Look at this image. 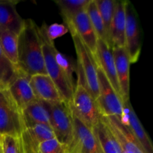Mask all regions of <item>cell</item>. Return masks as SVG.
Listing matches in <instances>:
<instances>
[{
	"instance_id": "obj_11",
	"label": "cell",
	"mask_w": 153,
	"mask_h": 153,
	"mask_svg": "<svg viewBox=\"0 0 153 153\" xmlns=\"http://www.w3.org/2000/svg\"><path fill=\"white\" fill-rule=\"evenodd\" d=\"M64 25L67 27L70 33H75L79 36L93 55H95L99 39L90 22L86 8L79 12L72 18L71 20Z\"/></svg>"
},
{
	"instance_id": "obj_20",
	"label": "cell",
	"mask_w": 153,
	"mask_h": 153,
	"mask_svg": "<svg viewBox=\"0 0 153 153\" xmlns=\"http://www.w3.org/2000/svg\"><path fill=\"white\" fill-rule=\"evenodd\" d=\"M25 128L37 124L49 126V115L48 109L43 102L37 100L28 105L21 111Z\"/></svg>"
},
{
	"instance_id": "obj_9",
	"label": "cell",
	"mask_w": 153,
	"mask_h": 153,
	"mask_svg": "<svg viewBox=\"0 0 153 153\" xmlns=\"http://www.w3.org/2000/svg\"><path fill=\"white\" fill-rule=\"evenodd\" d=\"M101 120L107 126L121 149L126 153H146L128 127L117 117L101 116Z\"/></svg>"
},
{
	"instance_id": "obj_13",
	"label": "cell",
	"mask_w": 153,
	"mask_h": 153,
	"mask_svg": "<svg viewBox=\"0 0 153 153\" xmlns=\"http://www.w3.org/2000/svg\"><path fill=\"white\" fill-rule=\"evenodd\" d=\"M74 132L68 153H98V146L92 130L82 123L73 114Z\"/></svg>"
},
{
	"instance_id": "obj_29",
	"label": "cell",
	"mask_w": 153,
	"mask_h": 153,
	"mask_svg": "<svg viewBox=\"0 0 153 153\" xmlns=\"http://www.w3.org/2000/svg\"><path fill=\"white\" fill-rule=\"evenodd\" d=\"M19 138L10 135L1 136V153H18Z\"/></svg>"
},
{
	"instance_id": "obj_10",
	"label": "cell",
	"mask_w": 153,
	"mask_h": 153,
	"mask_svg": "<svg viewBox=\"0 0 153 153\" xmlns=\"http://www.w3.org/2000/svg\"><path fill=\"white\" fill-rule=\"evenodd\" d=\"M6 88L20 111L37 100L30 85V77L18 68L16 75Z\"/></svg>"
},
{
	"instance_id": "obj_32",
	"label": "cell",
	"mask_w": 153,
	"mask_h": 153,
	"mask_svg": "<svg viewBox=\"0 0 153 153\" xmlns=\"http://www.w3.org/2000/svg\"><path fill=\"white\" fill-rule=\"evenodd\" d=\"M18 153H24L23 149H22V143H21L20 140V137L19 138V151H18Z\"/></svg>"
},
{
	"instance_id": "obj_18",
	"label": "cell",
	"mask_w": 153,
	"mask_h": 153,
	"mask_svg": "<svg viewBox=\"0 0 153 153\" xmlns=\"http://www.w3.org/2000/svg\"><path fill=\"white\" fill-rule=\"evenodd\" d=\"M126 0H116L110 31L111 49L125 46Z\"/></svg>"
},
{
	"instance_id": "obj_17",
	"label": "cell",
	"mask_w": 153,
	"mask_h": 153,
	"mask_svg": "<svg viewBox=\"0 0 153 153\" xmlns=\"http://www.w3.org/2000/svg\"><path fill=\"white\" fill-rule=\"evenodd\" d=\"M16 0H0V29L8 30L19 34L24 20L18 13Z\"/></svg>"
},
{
	"instance_id": "obj_12",
	"label": "cell",
	"mask_w": 153,
	"mask_h": 153,
	"mask_svg": "<svg viewBox=\"0 0 153 153\" xmlns=\"http://www.w3.org/2000/svg\"><path fill=\"white\" fill-rule=\"evenodd\" d=\"M97 65L102 70L105 76L117 94L122 100L120 88L118 83L117 76L116 67H115L114 59L112 49H111L107 43L102 40H98L97 51L94 55ZM123 102V101H122Z\"/></svg>"
},
{
	"instance_id": "obj_14",
	"label": "cell",
	"mask_w": 153,
	"mask_h": 153,
	"mask_svg": "<svg viewBox=\"0 0 153 153\" xmlns=\"http://www.w3.org/2000/svg\"><path fill=\"white\" fill-rule=\"evenodd\" d=\"M30 85L37 100L46 103L64 101L53 81L47 74H36L30 77Z\"/></svg>"
},
{
	"instance_id": "obj_6",
	"label": "cell",
	"mask_w": 153,
	"mask_h": 153,
	"mask_svg": "<svg viewBox=\"0 0 153 153\" xmlns=\"http://www.w3.org/2000/svg\"><path fill=\"white\" fill-rule=\"evenodd\" d=\"M70 106L73 114L90 129L100 122L101 115L96 100L82 85L76 84Z\"/></svg>"
},
{
	"instance_id": "obj_19",
	"label": "cell",
	"mask_w": 153,
	"mask_h": 153,
	"mask_svg": "<svg viewBox=\"0 0 153 153\" xmlns=\"http://www.w3.org/2000/svg\"><path fill=\"white\" fill-rule=\"evenodd\" d=\"M92 131L98 146V153H120L119 143L101 118Z\"/></svg>"
},
{
	"instance_id": "obj_31",
	"label": "cell",
	"mask_w": 153,
	"mask_h": 153,
	"mask_svg": "<svg viewBox=\"0 0 153 153\" xmlns=\"http://www.w3.org/2000/svg\"><path fill=\"white\" fill-rule=\"evenodd\" d=\"M20 140L24 153H40L38 146L32 143L25 130L22 131V134H21Z\"/></svg>"
},
{
	"instance_id": "obj_27",
	"label": "cell",
	"mask_w": 153,
	"mask_h": 153,
	"mask_svg": "<svg viewBox=\"0 0 153 153\" xmlns=\"http://www.w3.org/2000/svg\"><path fill=\"white\" fill-rule=\"evenodd\" d=\"M40 153H67V148L56 138L43 142L38 146Z\"/></svg>"
},
{
	"instance_id": "obj_21",
	"label": "cell",
	"mask_w": 153,
	"mask_h": 153,
	"mask_svg": "<svg viewBox=\"0 0 153 153\" xmlns=\"http://www.w3.org/2000/svg\"><path fill=\"white\" fill-rule=\"evenodd\" d=\"M0 47L14 66L18 61V34L8 30L0 29Z\"/></svg>"
},
{
	"instance_id": "obj_25",
	"label": "cell",
	"mask_w": 153,
	"mask_h": 153,
	"mask_svg": "<svg viewBox=\"0 0 153 153\" xmlns=\"http://www.w3.org/2000/svg\"><path fill=\"white\" fill-rule=\"evenodd\" d=\"M24 130L28 135L30 140L37 146L46 140L55 138L51 127L44 124L31 126L26 127Z\"/></svg>"
},
{
	"instance_id": "obj_3",
	"label": "cell",
	"mask_w": 153,
	"mask_h": 153,
	"mask_svg": "<svg viewBox=\"0 0 153 153\" xmlns=\"http://www.w3.org/2000/svg\"><path fill=\"white\" fill-rule=\"evenodd\" d=\"M71 35L77 56L78 79L76 84L85 88L94 100H97L99 94V83L94 57L77 34L71 33Z\"/></svg>"
},
{
	"instance_id": "obj_26",
	"label": "cell",
	"mask_w": 153,
	"mask_h": 153,
	"mask_svg": "<svg viewBox=\"0 0 153 153\" xmlns=\"http://www.w3.org/2000/svg\"><path fill=\"white\" fill-rule=\"evenodd\" d=\"M17 68L5 56L0 47V87H7L16 75Z\"/></svg>"
},
{
	"instance_id": "obj_23",
	"label": "cell",
	"mask_w": 153,
	"mask_h": 153,
	"mask_svg": "<svg viewBox=\"0 0 153 153\" xmlns=\"http://www.w3.org/2000/svg\"><path fill=\"white\" fill-rule=\"evenodd\" d=\"M86 12L90 19L91 25L99 40H102L108 44L107 35L103 25L102 19L101 17L99 9L97 7L96 0H90L86 7Z\"/></svg>"
},
{
	"instance_id": "obj_30",
	"label": "cell",
	"mask_w": 153,
	"mask_h": 153,
	"mask_svg": "<svg viewBox=\"0 0 153 153\" xmlns=\"http://www.w3.org/2000/svg\"><path fill=\"white\" fill-rule=\"evenodd\" d=\"M68 28L65 25L58 23H53L50 25H46V32L48 37L51 40H55V39L64 36L68 32Z\"/></svg>"
},
{
	"instance_id": "obj_4",
	"label": "cell",
	"mask_w": 153,
	"mask_h": 153,
	"mask_svg": "<svg viewBox=\"0 0 153 153\" xmlns=\"http://www.w3.org/2000/svg\"><path fill=\"white\" fill-rule=\"evenodd\" d=\"M44 103L49 111V126L55 137L68 149L73 141L74 132L73 112L70 104L64 101Z\"/></svg>"
},
{
	"instance_id": "obj_34",
	"label": "cell",
	"mask_w": 153,
	"mask_h": 153,
	"mask_svg": "<svg viewBox=\"0 0 153 153\" xmlns=\"http://www.w3.org/2000/svg\"><path fill=\"white\" fill-rule=\"evenodd\" d=\"M1 136H0V145H1Z\"/></svg>"
},
{
	"instance_id": "obj_16",
	"label": "cell",
	"mask_w": 153,
	"mask_h": 153,
	"mask_svg": "<svg viewBox=\"0 0 153 153\" xmlns=\"http://www.w3.org/2000/svg\"><path fill=\"white\" fill-rule=\"evenodd\" d=\"M117 76L122 94L123 102L130 100V63L128 54L124 47L112 49Z\"/></svg>"
},
{
	"instance_id": "obj_8",
	"label": "cell",
	"mask_w": 153,
	"mask_h": 153,
	"mask_svg": "<svg viewBox=\"0 0 153 153\" xmlns=\"http://www.w3.org/2000/svg\"><path fill=\"white\" fill-rule=\"evenodd\" d=\"M141 37L137 11L129 1L126 0L125 46L131 64L137 62L141 52Z\"/></svg>"
},
{
	"instance_id": "obj_5",
	"label": "cell",
	"mask_w": 153,
	"mask_h": 153,
	"mask_svg": "<svg viewBox=\"0 0 153 153\" xmlns=\"http://www.w3.org/2000/svg\"><path fill=\"white\" fill-rule=\"evenodd\" d=\"M25 129L21 111L6 87H0V136L19 138Z\"/></svg>"
},
{
	"instance_id": "obj_22",
	"label": "cell",
	"mask_w": 153,
	"mask_h": 153,
	"mask_svg": "<svg viewBox=\"0 0 153 153\" xmlns=\"http://www.w3.org/2000/svg\"><path fill=\"white\" fill-rule=\"evenodd\" d=\"M90 0H57L55 3L60 10L64 24L81 10L86 8Z\"/></svg>"
},
{
	"instance_id": "obj_35",
	"label": "cell",
	"mask_w": 153,
	"mask_h": 153,
	"mask_svg": "<svg viewBox=\"0 0 153 153\" xmlns=\"http://www.w3.org/2000/svg\"><path fill=\"white\" fill-rule=\"evenodd\" d=\"M0 153H1V145H0Z\"/></svg>"
},
{
	"instance_id": "obj_28",
	"label": "cell",
	"mask_w": 153,
	"mask_h": 153,
	"mask_svg": "<svg viewBox=\"0 0 153 153\" xmlns=\"http://www.w3.org/2000/svg\"><path fill=\"white\" fill-rule=\"evenodd\" d=\"M55 58H56L58 64L61 67V70L67 75L69 79L74 82V81H73V73H74L76 69H75V67L72 61L66 55L60 52L58 50H57L55 52Z\"/></svg>"
},
{
	"instance_id": "obj_33",
	"label": "cell",
	"mask_w": 153,
	"mask_h": 153,
	"mask_svg": "<svg viewBox=\"0 0 153 153\" xmlns=\"http://www.w3.org/2000/svg\"><path fill=\"white\" fill-rule=\"evenodd\" d=\"M120 149H121V148H120ZM120 153H126L125 152H124V151L123 150V149H121V150H120Z\"/></svg>"
},
{
	"instance_id": "obj_24",
	"label": "cell",
	"mask_w": 153,
	"mask_h": 153,
	"mask_svg": "<svg viewBox=\"0 0 153 153\" xmlns=\"http://www.w3.org/2000/svg\"><path fill=\"white\" fill-rule=\"evenodd\" d=\"M96 3H97V7L102 19L103 25L105 29L108 39V46L111 49L110 41V31L114 13L116 0H96Z\"/></svg>"
},
{
	"instance_id": "obj_7",
	"label": "cell",
	"mask_w": 153,
	"mask_h": 153,
	"mask_svg": "<svg viewBox=\"0 0 153 153\" xmlns=\"http://www.w3.org/2000/svg\"><path fill=\"white\" fill-rule=\"evenodd\" d=\"M99 83L98 98L96 100L100 115L102 117L115 116L123 118V102L110 82L105 76L102 70L97 65Z\"/></svg>"
},
{
	"instance_id": "obj_15",
	"label": "cell",
	"mask_w": 153,
	"mask_h": 153,
	"mask_svg": "<svg viewBox=\"0 0 153 153\" xmlns=\"http://www.w3.org/2000/svg\"><path fill=\"white\" fill-rule=\"evenodd\" d=\"M123 118L121 121L128 127L130 131L132 132L135 138L138 140L146 153H153L152 141L134 112L130 102V100L123 102Z\"/></svg>"
},
{
	"instance_id": "obj_1",
	"label": "cell",
	"mask_w": 153,
	"mask_h": 153,
	"mask_svg": "<svg viewBox=\"0 0 153 153\" xmlns=\"http://www.w3.org/2000/svg\"><path fill=\"white\" fill-rule=\"evenodd\" d=\"M16 67L29 77L36 74H46L39 26L31 19L24 20L23 27L18 34Z\"/></svg>"
},
{
	"instance_id": "obj_2",
	"label": "cell",
	"mask_w": 153,
	"mask_h": 153,
	"mask_svg": "<svg viewBox=\"0 0 153 153\" xmlns=\"http://www.w3.org/2000/svg\"><path fill=\"white\" fill-rule=\"evenodd\" d=\"M46 24L43 22L41 26L39 27V34L41 40L43 61L46 74L53 81L63 100L70 104L73 100L76 85L69 79L57 62L55 58L57 49L53 40H51L46 34Z\"/></svg>"
}]
</instances>
